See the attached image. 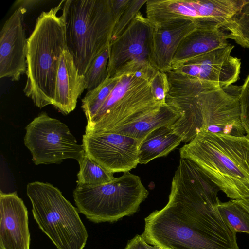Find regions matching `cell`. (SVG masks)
<instances>
[{
  "instance_id": "obj_7",
  "label": "cell",
  "mask_w": 249,
  "mask_h": 249,
  "mask_svg": "<svg viewBox=\"0 0 249 249\" xmlns=\"http://www.w3.org/2000/svg\"><path fill=\"white\" fill-rule=\"evenodd\" d=\"M148 194L141 178L129 171L105 184L76 187L73 195L78 212L98 223L116 222L135 213Z\"/></svg>"
},
{
  "instance_id": "obj_4",
  "label": "cell",
  "mask_w": 249,
  "mask_h": 249,
  "mask_svg": "<svg viewBox=\"0 0 249 249\" xmlns=\"http://www.w3.org/2000/svg\"><path fill=\"white\" fill-rule=\"evenodd\" d=\"M68 50L81 75L110 43L115 23L110 0H67L62 6Z\"/></svg>"
},
{
  "instance_id": "obj_14",
  "label": "cell",
  "mask_w": 249,
  "mask_h": 249,
  "mask_svg": "<svg viewBox=\"0 0 249 249\" xmlns=\"http://www.w3.org/2000/svg\"><path fill=\"white\" fill-rule=\"evenodd\" d=\"M27 10L17 8L4 23L0 33V78L18 81L26 72L27 39L24 28Z\"/></svg>"
},
{
  "instance_id": "obj_18",
  "label": "cell",
  "mask_w": 249,
  "mask_h": 249,
  "mask_svg": "<svg viewBox=\"0 0 249 249\" xmlns=\"http://www.w3.org/2000/svg\"><path fill=\"white\" fill-rule=\"evenodd\" d=\"M228 39V33L223 32L218 26L198 27L182 40L173 57L171 67L225 47L229 44Z\"/></svg>"
},
{
  "instance_id": "obj_26",
  "label": "cell",
  "mask_w": 249,
  "mask_h": 249,
  "mask_svg": "<svg viewBox=\"0 0 249 249\" xmlns=\"http://www.w3.org/2000/svg\"><path fill=\"white\" fill-rule=\"evenodd\" d=\"M147 1V0H130L126 9L114 26L111 41L115 39L122 34Z\"/></svg>"
},
{
  "instance_id": "obj_28",
  "label": "cell",
  "mask_w": 249,
  "mask_h": 249,
  "mask_svg": "<svg viewBox=\"0 0 249 249\" xmlns=\"http://www.w3.org/2000/svg\"><path fill=\"white\" fill-rule=\"evenodd\" d=\"M239 102L242 125L249 138V73L241 86Z\"/></svg>"
},
{
  "instance_id": "obj_1",
  "label": "cell",
  "mask_w": 249,
  "mask_h": 249,
  "mask_svg": "<svg viewBox=\"0 0 249 249\" xmlns=\"http://www.w3.org/2000/svg\"><path fill=\"white\" fill-rule=\"evenodd\" d=\"M219 191L197 164L180 158L167 203L145 218L142 235L163 249H239L218 212Z\"/></svg>"
},
{
  "instance_id": "obj_30",
  "label": "cell",
  "mask_w": 249,
  "mask_h": 249,
  "mask_svg": "<svg viewBox=\"0 0 249 249\" xmlns=\"http://www.w3.org/2000/svg\"><path fill=\"white\" fill-rule=\"evenodd\" d=\"M129 1L130 0H110L111 11L115 24L126 9Z\"/></svg>"
},
{
  "instance_id": "obj_22",
  "label": "cell",
  "mask_w": 249,
  "mask_h": 249,
  "mask_svg": "<svg viewBox=\"0 0 249 249\" xmlns=\"http://www.w3.org/2000/svg\"><path fill=\"white\" fill-rule=\"evenodd\" d=\"M217 209L223 220L232 231L249 234V213L236 200L220 201Z\"/></svg>"
},
{
  "instance_id": "obj_32",
  "label": "cell",
  "mask_w": 249,
  "mask_h": 249,
  "mask_svg": "<svg viewBox=\"0 0 249 249\" xmlns=\"http://www.w3.org/2000/svg\"><path fill=\"white\" fill-rule=\"evenodd\" d=\"M236 200L249 213V198Z\"/></svg>"
},
{
  "instance_id": "obj_8",
  "label": "cell",
  "mask_w": 249,
  "mask_h": 249,
  "mask_svg": "<svg viewBox=\"0 0 249 249\" xmlns=\"http://www.w3.org/2000/svg\"><path fill=\"white\" fill-rule=\"evenodd\" d=\"M246 0H147V19L154 27L171 21L187 20L199 26L222 28Z\"/></svg>"
},
{
  "instance_id": "obj_3",
  "label": "cell",
  "mask_w": 249,
  "mask_h": 249,
  "mask_svg": "<svg viewBox=\"0 0 249 249\" xmlns=\"http://www.w3.org/2000/svg\"><path fill=\"white\" fill-rule=\"evenodd\" d=\"M64 2L40 14L27 39L23 92L40 108L53 104L60 57L68 50L64 17L58 15Z\"/></svg>"
},
{
  "instance_id": "obj_29",
  "label": "cell",
  "mask_w": 249,
  "mask_h": 249,
  "mask_svg": "<svg viewBox=\"0 0 249 249\" xmlns=\"http://www.w3.org/2000/svg\"><path fill=\"white\" fill-rule=\"evenodd\" d=\"M124 249H163L155 245H150L142 235H136L129 240Z\"/></svg>"
},
{
  "instance_id": "obj_19",
  "label": "cell",
  "mask_w": 249,
  "mask_h": 249,
  "mask_svg": "<svg viewBox=\"0 0 249 249\" xmlns=\"http://www.w3.org/2000/svg\"><path fill=\"white\" fill-rule=\"evenodd\" d=\"M181 116V113L166 103L145 113L116 133L124 134L141 142L151 131L160 127L172 125Z\"/></svg>"
},
{
  "instance_id": "obj_23",
  "label": "cell",
  "mask_w": 249,
  "mask_h": 249,
  "mask_svg": "<svg viewBox=\"0 0 249 249\" xmlns=\"http://www.w3.org/2000/svg\"><path fill=\"white\" fill-rule=\"evenodd\" d=\"M119 78H108L93 89L87 91L82 100L81 108L87 122L96 115L104 103Z\"/></svg>"
},
{
  "instance_id": "obj_17",
  "label": "cell",
  "mask_w": 249,
  "mask_h": 249,
  "mask_svg": "<svg viewBox=\"0 0 249 249\" xmlns=\"http://www.w3.org/2000/svg\"><path fill=\"white\" fill-rule=\"evenodd\" d=\"M84 89V75L79 73L68 50H65L60 57L52 105L64 115H67L74 110Z\"/></svg>"
},
{
  "instance_id": "obj_6",
  "label": "cell",
  "mask_w": 249,
  "mask_h": 249,
  "mask_svg": "<svg viewBox=\"0 0 249 249\" xmlns=\"http://www.w3.org/2000/svg\"><path fill=\"white\" fill-rule=\"evenodd\" d=\"M152 75L142 71L124 75L92 119L85 134L117 133L162 104L154 98L150 80Z\"/></svg>"
},
{
  "instance_id": "obj_21",
  "label": "cell",
  "mask_w": 249,
  "mask_h": 249,
  "mask_svg": "<svg viewBox=\"0 0 249 249\" xmlns=\"http://www.w3.org/2000/svg\"><path fill=\"white\" fill-rule=\"evenodd\" d=\"M78 163L80 170L76 187L99 186L110 182L115 178L113 173L103 168L85 152Z\"/></svg>"
},
{
  "instance_id": "obj_13",
  "label": "cell",
  "mask_w": 249,
  "mask_h": 249,
  "mask_svg": "<svg viewBox=\"0 0 249 249\" xmlns=\"http://www.w3.org/2000/svg\"><path fill=\"white\" fill-rule=\"evenodd\" d=\"M233 48L228 44L178 63L168 70L221 88L229 86L238 80L241 64L240 59L231 55Z\"/></svg>"
},
{
  "instance_id": "obj_16",
  "label": "cell",
  "mask_w": 249,
  "mask_h": 249,
  "mask_svg": "<svg viewBox=\"0 0 249 249\" xmlns=\"http://www.w3.org/2000/svg\"><path fill=\"white\" fill-rule=\"evenodd\" d=\"M198 27L199 26L195 22L187 20H175L154 27L152 53L153 66L161 71L169 70L182 40Z\"/></svg>"
},
{
  "instance_id": "obj_2",
  "label": "cell",
  "mask_w": 249,
  "mask_h": 249,
  "mask_svg": "<svg viewBox=\"0 0 249 249\" xmlns=\"http://www.w3.org/2000/svg\"><path fill=\"white\" fill-rule=\"evenodd\" d=\"M180 158L197 164L228 197L249 198V138L199 132L180 149Z\"/></svg>"
},
{
  "instance_id": "obj_10",
  "label": "cell",
  "mask_w": 249,
  "mask_h": 249,
  "mask_svg": "<svg viewBox=\"0 0 249 249\" xmlns=\"http://www.w3.org/2000/svg\"><path fill=\"white\" fill-rule=\"evenodd\" d=\"M154 27L139 12L122 34L111 41L107 64L108 78L138 71L154 72L152 64Z\"/></svg>"
},
{
  "instance_id": "obj_11",
  "label": "cell",
  "mask_w": 249,
  "mask_h": 249,
  "mask_svg": "<svg viewBox=\"0 0 249 249\" xmlns=\"http://www.w3.org/2000/svg\"><path fill=\"white\" fill-rule=\"evenodd\" d=\"M241 86L231 85L197 95L203 121L201 131L245 135L241 119Z\"/></svg>"
},
{
  "instance_id": "obj_5",
  "label": "cell",
  "mask_w": 249,
  "mask_h": 249,
  "mask_svg": "<svg viewBox=\"0 0 249 249\" xmlns=\"http://www.w3.org/2000/svg\"><path fill=\"white\" fill-rule=\"evenodd\" d=\"M32 213L40 230L58 249H83L88 234L77 208L56 187L35 181L27 185Z\"/></svg>"
},
{
  "instance_id": "obj_12",
  "label": "cell",
  "mask_w": 249,
  "mask_h": 249,
  "mask_svg": "<svg viewBox=\"0 0 249 249\" xmlns=\"http://www.w3.org/2000/svg\"><path fill=\"white\" fill-rule=\"evenodd\" d=\"M140 142L116 133H85L82 138L85 153L112 173L129 172L136 167Z\"/></svg>"
},
{
  "instance_id": "obj_25",
  "label": "cell",
  "mask_w": 249,
  "mask_h": 249,
  "mask_svg": "<svg viewBox=\"0 0 249 249\" xmlns=\"http://www.w3.org/2000/svg\"><path fill=\"white\" fill-rule=\"evenodd\" d=\"M109 56L108 46L90 64L84 75L85 89L87 91L97 88L108 78L107 64Z\"/></svg>"
},
{
  "instance_id": "obj_20",
  "label": "cell",
  "mask_w": 249,
  "mask_h": 249,
  "mask_svg": "<svg viewBox=\"0 0 249 249\" xmlns=\"http://www.w3.org/2000/svg\"><path fill=\"white\" fill-rule=\"evenodd\" d=\"M182 142L170 125L159 127L150 132L140 142L139 164H145L151 160L168 155Z\"/></svg>"
},
{
  "instance_id": "obj_9",
  "label": "cell",
  "mask_w": 249,
  "mask_h": 249,
  "mask_svg": "<svg viewBox=\"0 0 249 249\" xmlns=\"http://www.w3.org/2000/svg\"><path fill=\"white\" fill-rule=\"evenodd\" d=\"M24 144L36 165L59 164L73 159L79 163L85 150L71 133L66 124L41 112L25 127Z\"/></svg>"
},
{
  "instance_id": "obj_15",
  "label": "cell",
  "mask_w": 249,
  "mask_h": 249,
  "mask_svg": "<svg viewBox=\"0 0 249 249\" xmlns=\"http://www.w3.org/2000/svg\"><path fill=\"white\" fill-rule=\"evenodd\" d=\"M28 212L17 192L0 193V249H30Z\"/></svg>"
},
{
  "instance_id": "obj_27",
  "label": "cell",
  "mask_w": 249,
  "mask_h": 249,
  "mask_svg": "<svg viewBox=\"0 0 249 249\" xmlns=\"http://www.w3.org/2000/svg\"><path fill=\"white\" fill-rule=\"evenodd\" d=\"M150 85L155 100L160 104H166L165 99L169 90V85L165 72L157 70L150 80Z\"/></svg>"
},
{
  "instance_id": "obj_31",
  "label": "cell",
  "mask_w": 249,
  "mask_h": 249,
  "mask_svg": "<svg viewBox=\"0 0 249 249\" xmlns=\"http://www.w3.org/2000/svg\"><path fill=\"white\" fill-rule=\"evenodd\" d=\"M41 0H18L16 2L18 3H17L16 5H19V6H22L24 8H25V6H32V5H35L36 3H39L40 2H41Z\"/></svg>"
},
{
  "instance_id": "obj_24",
  "label": "cell",
  "mask_w": 249,
  "mask_h": 249,
  "mask_svg": "<svg viewBox=\"0 0 249 249\" xmlns=\"http://www.w3.org/2000/svg\"><path fill=\"white\" fill-rule=\"evenodd\" d=\"M222 29L229 32L231 39L243 47L249 49V0L241 7L231 20Z\"/></svg>"
}]
</instances>
